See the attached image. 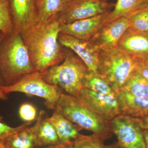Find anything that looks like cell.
Wrapping results in <instances>:
<instances>
[{"label": "cell", "mask_w": 148, "mask_h": 148, "mask_svg": "<svg viewBox=\"0 0 148 148\" xmlns=\"http://www.w3.org/2000/svg\"><path fill=\"white\" fill-rule=\"evenodd\" d=\"M112 135L98 133L89 135L80 134L73 141V148H104V141L110 139Z\"/></svg>", "instance_id": "7402d4cb"}, {"label": "cell", "mask_w": 148, "mask_h": 148, "mask_svg": "<svg viewBox=\"0 0 148 148\" xmlns=\"http://www.w3.org/2000/svg\"><path fill=\"white\" fill-rule=\"evenodd\" d=\"M114 7L112 10L106 13L103 26L121 17L129 18L148 8V0H117Z\"/></svg>", "instance_id": "e0dca14e"}, {"label": "cell", "mask_w": 148, "mask_h": 148, "mask_svg": "<svg viewBox=\"0 0 148 148\" xmlns=\"http://www.w3.org/2000/svg\"><path fill=\"white\" fill-rule=\"evenodd\" d=\"M104 148H120L119 146L118 145L117 143H114L113 144L108 145L105 146Z\"/></svg>", "instance_id": "836d02e7"}, {"label": "cell", "mask_w": 148, "mask_h": 148, "mask_svg": "<svg viewBox=\"0 0 148 148\" xmlns=\"http://www.w3.org/2000/svg\"><path fill=\"white\" fill-rule=\"evenodd\" d=\"M116 95L121 114L137 118L148 117V97L133 96L121 90Z\"/></svg>", "instance_id": "2e32d148"}, {"label": "cell", "mask_w": 148, "mask_h": 148, "mask_svg": "<svg viewBox=\"0 0 148 148\" xmlns=\"http://www.w3.org/2000/svg\"><path fill=\"white\" fill-rule=\"evenodd\" d=\"M53 111L49 120L55 128L60 143L73 142L80 134L79 131L82 129L65 117L55 108Z\"/></svg>", "instance_id": "ac0fdd59"}, {"label": "cell", "mask_w": 148, "mask_h": 148, "mask_svg": "<svg viewBox=\"0 0 148 148\" xmlns=\"http://www.w3.org/2000/svg\"><path fill=\"white\" fill-rule=\"evenodd\" d=\"M60 24L56 17L45 22H37L20 34L35 71L42 73L64 60L58 41Z\"/></svg>", "instance_id": "6da1fadb"}, {"label": "cell", "mask_w": 148, "mask_h": 148, "mask_svg": "<svg viewBox=\"0 0 148 148\" xmlns=\"http://www.w3.org/2000/svg\"><path fill=\"white\" fill-rule=\"evenodd\" d=\"M117 48L133 58L148 60V34L136 32L129 28L122 36Z\"/></svg>", "instance_id": "5bb4252c"}, {"label": "cell", "mask_w": 148, "mask_h": 148, "mask_svg": "<svg viewBox=\"0 0 148 148\" xmlns=\"http://www.w3.org/2000/svg\"><path fill=\"white\" fill-rule=\"evenodd\" d=\"M4 144L6 148H36L33 126L10 135L4 141Z\"/></svg>", "instance_id": "44dd1931"}, {"label": "cell", "mask_w": 148, "mask_h": 148, "mask_svg": "<svg viewBox=\"0 0 148 148\" xmlns=\"http://www.w3.org/2000/svg\"><path fill=\"white\" fill-rule=\"evenodd\" d=\"M8 36L0 43V75L4 86L14 84L24 75L36 72L20 34Z\"/></svg>", "instance_id": "7a4b0ae2"}, {"label": "cell", "mask_w": 148, "mask_h": 148, "mask_svg": "<svg viewBox=\"0 0 148 148\" xmlns=\"http://www.w3.org/2000/svg\"><path fill=\"white\" fill-rule=\"evenodd\" d=\"M133 58L135 61V70L148 81V60Z\"/></svg>", "instance_id": "83f0119b"}, {"label": "cell", "mask_w": 148, "mask_h": 148, "mask_svg": "<svg viewBox=\"0 0 148 148\" xmlns=\"http://www.w3.org/2000/svg\"><path fill=\"white\" fill-rule=\"evenodd\" d=\"M38 22H45L56 17L66 4L65 0H36Z\"/></svg>", "instance_id": "d6986e66"}, {"label": "cell", "mask_w": 148, "mask_h": 148, "mask_svg": "<svg viewBox=\"0 0 148 148\" xmlns=\"http://www.w3.org/2000/svg\"><path fill=\"white\" fill-rule=\"evenodd\" d=\"M5 36H6L2 34L1 32L0 33V43L3 40V39ZM4 86L3 82L2 79L1 75H0V86Z\"/></svg>", "instance_id": "d6a6232c"}, {"label": "cell", "mask_w": 148, "mask_h": 148, "mask_svg": "<svg viewBox=\"0 0 148 148\" xmlns=\"http://www.w3.org/2000/svg\"><path fill=\"white\" fill-rule=\"evenodd\" d=\"M135 118L138 124L142 129L148 130V117Z\"/></svg>", "instance_id": "f1b7e54d"}, {"label": "cell", "mask_w": 148, "mask_h": 148, "mask_svg": "<svg viewBox=\"0 0 148 148\" xmlns=\"http://www.w3.org/2000/svg\"><path fill=\"white\" fill-rule=\"evenodd\" d=\"M84 88L103 95H116L108 82L104 78L93 72H89L85 81Z\"/></svg>", "instance_id": "603a6c76"}, {"label": "cell", "mask_w": 148, "mask_h": 148, "mask_svg": "<svg viewBox=\"0 0 148 148\" xmlns=\"http://www.w3.org/2000/svg\"><path fill=\"white\" fill-rule=\"evenodd\" d=\"M32 123H24L17 127H12L4 122L0 121V143H3L5 139L10 136L30 126Z\"/></svg>", "instance_id": "4316f807"}, {"label": "cell", "mask_w": 148, "mask_h": 148, "mask_svg": "<svg viewBox=\"0 0 148 148\" xmlns=\"http://www.w3.org/2000/svg\"><path fill=\"white\" fill-rule=\"evenodd\" d=\"M33 125L35 148H41L60 144L55 128L45 111L42 110Z\"/></svg>", "instance_id": "9a60e30c"}, {"label": "cell", "mask_w": 148, "mask_h": 148, "mask_svg": "<svg viewBox=\"0 0 148 148\" xmlns=\"http://www.w3.org/2000/svg\"><path fill=\"white\" fill-rule=\"evenodd\" d=\"M120 148H146L143 129L135 118L121 114L110 121Z\"/></svg>", "instance_id": "ba28073f"}, {"label": "cell", "mask_w": 148, "mask_h": 148, "mask_svg": "<svg viewBox=\"0 0 148 148\" xmlns=\"http://www.w3.org/2000/svg\"><path fill=\"white\" fill-rule=\"evenodd\" d=\"M114 5L101 0H72L56 16L59 24H67L108 13Z\"/></svg>", "instance_id": "52a82bcc"}, {"label": "cell", "mask_w": 148, "mask_h": 148, "mask_svg": "<svg viewBox=\"0 0 148 148\" xmlns=\"http://www.w3.org/2000/svg\"><path fill=\"white\" fill-rule=\"evenodd\" d=\"M41 148H73V142L65 144H60Z\"/></svg>", "instance_id": "f546056e"}, {"label": "cell", "mask_w": 148, "mask_h": 148, "mask_svg": "<svg viewBox=\"0 0 148 148\" xmlns=\"http://www.w3.org/2000/svg\"><path fill=\"white\" fill-rule=\"evenodd\" d=\"M121 90L133 96L148 97V81L135 70Z\"/></svg>", "instance_id": "ffe728a7"}, {"label": "cell", "mask_w": 148, "mask_h": 148, "mask_svg": "<svg viewBox=\"0 0 148 148\" xmlns=\"http://www.w3.org/2000/svg\"><path fill=\"white\" fill-rule=\"evenodd\" d=\"M143 130L145 143L146 148H148V130L143 129Z\"/></svg>", "instance_id": "4dcf8cb0"}, {"label": "cell", "mask_w": 148, "mask_h": 148, "mask_svg": "<svg viewBox=\"0 0 148 148\" xmlns=\"http://www.w3.org/2000/svg\"><path fill=\"white\" fill-rule=\"evenodd\" d=\"M55 108L82 130L93 133L112 134L110 121L99 116L79 98L63 92Z\"/></svg>", "instance_id": "277c9868"}, {"label": "cell", "mask_w": 148, "mask_h": 148, "mask_svg": "<svg viewBox=\"0 0 148 148\" xmlns=\"http://www.w3.org/2000/svg\"><path fill=\"white\" fill-rule=\"evenodd\" d=\"M79 99L91 110L107 121H111L121 114L116 95H103L83 88Z\"/></svg>", "instance_id": "9c48e42d"}, {"label": "cell", "mask_w": 148, "mask_h": 148, "mask_svg": "<svg viewBox=\"0 0 148 148\" xmlns=\"http://www.w3.org/2000/svg\"><path fill=\"white\" fill-rule=\"evenodd\" d=\"M1 87L7 95L10 92H20L42 98L45 106L48 110H54L63 92L57 86L46 82L40 73L37 71L24 75L14 84Z\"/></svg>", "instance_id": "8992f818"}, {"label": "cell", "mask_w": 148, "mask_h": 148, "mask_svg": "<svg viewBox=\"0 0 148 148\" xmlns=\"http://www.w3.org/2000/svg\"><path fill=\"white\" fill-rule=\"evenodd\" d=\"M101 1H105V0H101Z\"/></svg>", "instance_id": "74e56055"}, {"label": "cell", "mask_w": 148, "mask_h": 148, "mask_svg": "<svg viewBox=\"0 0 148 148\" xmlns=\"http://www.w3.org/2000/svg\"><path fill=\"white\" fill-rule=\"evenodd\" d=\"M128 18L130 29L148 34V8L133 14Z\"/></svg>", "instance_id": "d4e9b609"}, {"label": "cell", "mask_w": 148, "mask_h": 148, "mask_svg": "<svg viewBox=\"0 0 148 148\" xmlns=\"http://www.w3.org/2000/svg\"><path fill=\"white\" fill-rule=\"evenodd\" d=\"M72 0H65V3H67L71 1Z\"/></svg>", "instance_id": "d590c367"}, {"label": "cell", "mask_w": 148, "mask_h": 148, "mask_svg": "<svg viewBox=\"0 0 148 148\" xmlns=\"http://www.w3.org/2000/svg\"><path fill=\"white\" fill-rule=\"evenodd\" d=\"M58 41L61 45L73 51L85 64L88 69L95 75L99 74L98 50L88 40H84L60 33Z\"/></svg>", "instance_id": "7c38bea8"}, {"label": "cell", "mask_w": 148, "mask_h": 148, "mask_svg": "<svg viewBox=\"0 0 148 148\" xmlns=\"http://www.w3.org/2000/svg\"><path fill=\"white\" fill-rule=\"evenodd\" d=\"M90 71L78 56L69 53L65 54L62 64L52 66L41 74L47 83L57 86L67 94L79 98Z\"/></svg>", "instance_id": "3957f363"}, {"label": "cell", "mask_w": 148, "mask_h": 148, "mask_svg": "<svg viewBox=\"0 0 148 148\" xmlns=\"http://www.w3.org/2000/svg\"><path fill=\"white\" fill-rule=\"evenodd\" d=\"M130 27L129 18L121 17L103 25L88 41L98 50L115 48Z\"/></svg>", "instance_id": "30bf717a"}, {"label": "cell", "mask_w": 148, "mask_h": 148, "mask_svg": "<svg viewBox=\"0 0 148 148\" xmlns=\"http://www.w3.org/2000/svg\"><path fill=\"white\" fill-rule=\"evenodd\" d=\"M0 32L6 36L12 34L14 32L8 0H0Z\"/></svg>", "instance_id": "cb8c5ba5"}, {"label": "cell", "mask_w": 148, "mask_h": 148, "mask_svg": "<svg viewBox=\"0 0 148 148\" xmlns=\"http://www.w3.org/2000/svg\"><path fill=\"white\" fill-rule=\"evenodd\" d=\"M0 121H3L2 116H0Z\"/></svg>", "instance_id": "8d00e7d4"}, {"label": "cell", "mask_w": 148, "mask_h": 148, "mask_svg": "<svg viewBox=\"0 0 148 148\" xmlns=\"http://www.w3.org/2000/svg\"><path fill=\"white\" fill-rule=\"evenodd\" d=\"M14 33L21 34L38 21L36 0H8Z\"/></svg>", "instance_id": "8fae6325"}, {"label": "cell", "mask_w": 148, "mask_h": 148, "mask_svg": "<svg viewBox=\"0 0 148 148\" xmlns=\"http://www.w3.org/2000/svg\"><path fill=\"white\" fill-rule=\"evenodd\" d=\"M106 13L81 19L69 24H60V33L79 39L89 40L103 26Z\"/></svg>", "instance_id": "4fadbf2b"}, {"label": "cell", "mask_w": 148, "mask_h": 148, "mask_svg": "<svg viewBox=\"0 0 148 148\" xmlns=\"http://www.w3.org/2000/svg\"><path fill=\"white\" fill-rule=\"evenodd\" d=\"M0 148H6L3 143H0Z\"/></svg>", "instance_id": "e575fe53"}, {"label": "cell", "mask_w": 148, "mask_h": 148, "mask_svg": "<svg viewBox=\"0 0 148 148\" xmlns=\"http://www.w3.org/2000/svg\"><path fill=\"white\" fill-rule=\"evenodd\" d=\"M8 99V97L7 95L4 92L1 86H0V100L2 101H6Z\"/></svg>", "instance_id": "1f68e13d"}, {"label": "cell", "mask_w": 148, "mask_h": 148, "mask_svg": "<svg viewBox=\"0 0 148 148\" xmlns=\"http://www.w3.org/2000/svg\"><path fill=\"white\" fill-rule=\"evenodd\" d=\"M100 76L111 86L116 94L135 70L134 58L118 48L98 51Z\"/></svg>", "instance_id": "5b68a950"}, {"label": "cell", "mask_w": 148, "mask_h": 148, "mask_svg": "<svg viewBox=\"0 0 148 148\" xmlns=\"http://www.w3.org/2000/svg\"><path fill=\"white\" fill-rule=\"evenodd\" d=\"M20 119L25 123H31L36 120L37 111L36 107L32 104L25 103L21 104L18 110Z\"/></svg>", "instance_id": "484cf974"}]
</instances>
